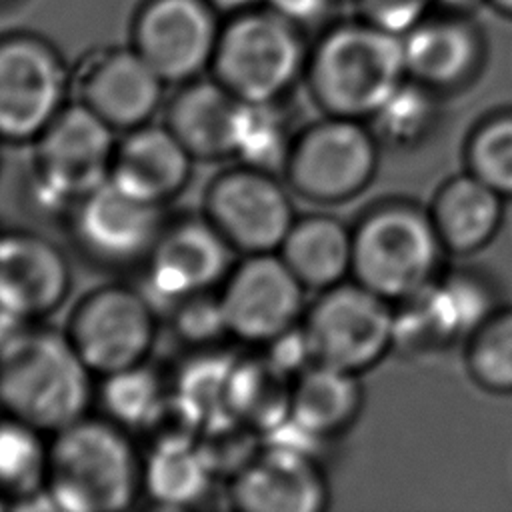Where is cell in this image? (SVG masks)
Instances as JSON below:
<instances>
[{
    "instance_id": "cell-1",
    "label": "cell",
    "mask_w": 512,
    "mask_h": 512,
    "mask_svg": "<svg viewBox=\"0 0 512 512\" xmlns=\"http://www.w3.org/2000/svg\"><path fill=\"white\" fill-rule=\"evenodd\" d=\"M92 376L64 330L20 324L0 346V414L54 434L86 416Z\"/></svg>"
},
{
    "instance_id": "cell-2",
    "label": "cell",
    "mask_w": 512,
    "mask_h": 512,
    "mask_svg": "<svg viewBox=\"0 0 512 512\" xmlns=\"http://www.w3.org/2000/svg\"><path fill=\"white\" fill-rule=\"evenodd\" d=\"M128 430L86 418L50 434L44 492L66 512H118L142 494V458Z\"/></svg>"
},
{
    "instance_id": "cell-3",
    "label": "cell",
    "mask_w": 512,
    "mask_h": 512,
    "mask_svg": "<svg viewBox=\"0 0 512 512\" xmlns=\"http://www.w3.org/2000/svg\"><path fill=\"white\" fill-rule=\"evenodd\" d=\"M402 36L370 22L340 26L318 44L308 84L328 116H374L406 82Z\"/></svg>"
},
{
    "instance_id": "cell-4",
    "label": "cell",
    "mask_w": 512,
    "mask_h": 512,
    "mask_svg": "<svg viewBox=\"0 0 512 512\" xmlns=\"http://www.w3.org/2000/svg\"><path fill=\"white\" fill-rule=\"evenodd\" d=\"M442 248L430 214L412 204H384L352 230V274L386 300H408L434 282Z\"/></svg>"
},
{
    "instance_id": "cell-5",
    "label": "cell",
    "mask_w": 512,
    "mask_h": 512,
    "mask_svg": "<svg viewBox=\"0 0 512 512\" xmlns=\"http://www.w3.org/2000/svg\"><path fill=\"white\" fill-rule=\"evenodd\" d=\"M376 164L378 148L370 130L356 118L326 114L294 136L282 174L300 198L338 204L366 188Z\"/></svg>"
},
{
    "instance_id": "cell-6",
    "label": "cell",
    "mask_w": 512,
    "mask_h": 512,
    "mask_svg": "<svg viewBox=\"0 0 512 512\" xmlns=\"http://www.w3.org/2000/svg\"><path fill=\"white\" fill-rule=\"evenodd\" d=\"M300 326L314 362L358 374L394 342L396 316L386 298L354 280L320 290Z\"/></svg>"
},
{
    "instance_id": "cell-7",
    "label": "cell",
    "mask_w": 512,
    "mask_h": 512,
    "mask_svg": "<svg viewBox=\"0 0 512 512\" xmlns=\"http://www.w3.org/2000/svg\"><path fill=\"white\" fill-rule=\"evenodd\" d=\"M114 130L80 102L68 104L32 142V184L50 208H70L110 176Z\"/></svg>"
},
{
    "instance_id": "cell-8",
    "label": "cell",
    "mask_w": 512,
    "mask_h": 512,
    "mask_svg": "<svg viewBox=\"0 0 512 512\" xmlns=\"http://www.w3.org/2000/svg\"><path fill=\"white\" fill-rule=\"evenodd\" d=\"M64 332L90 372L108 376L146 362L158 334L156 306L144 290L98 286L76 302Z\"/></svg>"
},
{
    "instance_id": "cell-9",
    "label": "cell",
    "mask_w": 512,
    "mask_h": 512,
    "mask_svg": "<svg viewBox=\"0 0 512 512\" xmlns=\"http://www.w3.org/2000/svg\"><path fill=\"white\" fill-rule=\"evenodd\" d=\"M202 216L242 256L276 252L296 220L288 184L276 172L242 162L210 180Z\"/></svg>"
},
{
    "instance_id": "cell-10",
    "label": "cell",
    "mask_w": 512,
    "mask_h": 512,
    "mask_svg": "<svg viewBox=\"0 0 512 512\" xmlns=\"http://www.w3.org/2000/svg\"><path fill=\"white\" fill-rule=\"evenodd\" d=\"M216 80L250 104L276 102L302 64V48L282 16L256 14L232 22L212 56Z\"/></svg>"
},
{
    "instance_id": "cell-11",
    "label": "cell",
    "mask_w": 512,
    "mask_h": 512,
    "mask_svg": "<svg viewBox=\"0 0 512 512\" xmlns=\"http://www.w3.org/2000/svg\"><path fill=\"white\" fill-rule=\"evenodd\" d=\"M304 290L278 252L246 254L220 284L218 302L228 334L266 346L302 322Z\"/></svg>"
},
{
    "instance_id": "cell-12",
    "label": "cell",
    "mask_w": 512,
    "mask_h": 512,
    "mask_svg": "<svg viewBox=\"0 0 512 512\" xmlns=\"http://www.w3.org/2000/svg\"><path fill=\"white\" fill-rule=\"evenodd\" d=\"M162 208L106 180L68 208L76 248L100 266L144 264L164 228Z\"/></svg>"
},
{
    "instance_id": "cell-13",
    "label": "cell",
    "mask_w": 512,
    "mask_h": 512,
    "mask_svg": "<svg viewBox=\"0 0 512 512\" xmlns=\"http://www.w3.org/2000/svg\"><path fill=\"white\" fill-rule=\"evenodd\" d=\"M66 72L42 42L16 38L0 44V142L32 144L62 112Z\"/></svg>"
},
{
    "instance_id": "cell-14",
    "label": "cell",
    "mask_w": 512,
    "mask_h": 512,
    "mask_svg": "<svg viewBox=\"0 0 512 512\" xmlns=\"http://www.w3.org/2000/svg\"><path fill=\"white\" fill-rule=\"evenodd\" d=\"M234 252L204 218H184L164 224L144 260V294L152 304L174 308L182 300L222 284Z\"/></svg>"
},
{
    "instance_id": "cell-15",
    "label": "cell",
    "mask_w": 512,
    "mask_h": 512,
    "mask_svg": "<svg viewBox=\"0 0 512 512\" xmlns=\"http://www.w3.org/2000/svg\"><path fill=\"white\" fill-rule=\"evenodd\" d=\"M228 500L242 512H320L328 486L310 450L264 440L260 452L230 478Z\"/></svg>"
},
{
    "instance_id": "cell-16",
    "label": "cell",
    "mask_w": 512,
    "mask_h": 512,
    "mask_svg": "<svg viewBox=\"0 0 512 512\" xmlns=\"http://www.w3.org/2000/svg\"><path fill=\"white\" fill-rule=\"evenodd\" d=\"M72 288L64 252L48 238L0 232V304L20 322H36L56 312Z\"/></svg>"
},
{
    "instance_id": "cell-17",
    "label": "cell",
    "mask_w": 512,
    "mask_h": 512,
    "mask_svg": "<svg viewBox=\"0 0 512 512\" xmlns=\"http://www.w3.org/2000/svg\"><path fill=\"white\" fill-rule=\"evenodd\" d=\"M214 50V20L200 0H154L138 20L136 52L164 82L196 76Z\"/></svg>"
},
{
    "instance_id": "cell-18",
    "label": "cell",
    "mask_w": 512,
    "mask_h": 512,
    "mask_svg": "<svg viewBox=\"0 0 512 512\" xmlns=\"http://www.w3.org/2000/svg\"><path fill=\"white\" fill-rule=\"evenodd\" d=\"M196 160L166 124H144L116 142L110 176L124 192L164 208L186 188Z\"/></svg>"
},
{
    "instance_id": "cell-19",
    "label": "cell",
    "mask_w": 512,
    "mask_h": 512,
    "mask_svg": "<svg viewBox=\"0 0 512 512\" xmlns=\"http://www.w3.org/2000/svg\"><path fill=\"white\" fill-rule=\"evenodd\" d=\"M164 80L134 50L98 58L80 80L78 102L114 132H128L152 120L162 100Z\"/></svg>"
},
{
    "instance_id": "cell-20",
    "label": "cell",
    "mask_w": 512,
    "mask_h": 512,
    "mask_svg": "<svg viewBox=\"0 0 512 512\" xmlns=\"http://www.w3.org/2000/svg\"><path fill=\"white\" fill-rule=\"evenodd\" d=\"M246 110L218 80L194 82L174 96L164 124L194 160H228L238 154Z\"/></svg>"
},
{
    "instance_id": "cell-21",
    "label": "cell",
    "mask_w": 512,
    "mask_h": 512,
    "mask_svg": "<svg viewBox=\"0 0 512 512\" xmlns=\"http://www.w3.org/2000/svg\"><path fill=\"white\" fill-rule=\"evenodd\" d=\"M276 252L306 290H326L352 272V230L330 214L296 216Z\"/></svg>"
},
{
    "instance_id": "cell-22",
    "label": "cell",
    "mask_w": 512,
    "mask_h": 512,
    "mask_svg": "<svg viewBox=\"0 0 512 512\" xmlns=\"http://www.w3.org/2000/svg\"><path fill=\"white\" fill-rule=\"evenodd\" d=\"M214 478L194 432L164 434L142 458V494L160 508L198 504Z\"/></svg>"
},
{
    "instance_id": "cell-23",
    "label": "cell",
    "mask_w": 512,
    "mask_h": 512,
    "mask_svg": "<svg viewBox=\"0 0 512 512\" xmlns=\"http://www.w3.org/2000/svg\"><path fill=\"white\" fill-rule=\"evenodd\" d=\"M362 388L354 372L312 362L292 380L288 420L314 440L346 430L358 416Z\"/></svg>"
},
{
    "instance_id": "cell-24",
    "label": "cell",
    "mask_w": 512,
    "mask_h": 512,
    "mask_svg": "<svg viewBox=\"0 0 512 512\" xmlns=\"http://www.w3.org/2000/svg\"><path fill=\"white\" fill-rule=\"evenodd\" d=\"M500 196L472 172L450 178L436 192L430 212L444 248L472 252L484 246L502 220Z\"/></svg>"
},
{
    "instance_id": "cell-25",
    "label": "cell",
    "mask_w": 512,
    "mask_h": 512,
    "mask_svg": "<svg viewBox=\"0 0 512 512\" xmlns=\"http://www.w3.org/2000/svg\"><path fill=\"white\" fill-rule=\"evenodd\" d=\"M406 72L422 86H452L478 62L476 34L456 20H422L402 34Z\"/></svg>"
},
{
    "instance_id": "cell-26",
    "label": "cell",
    "mask_w": 512,
    "mask_h": 512,
    "mask_svg": "<svg viewBox=\"0 0 512 512\" xmlns=\"http://www.w3.org/2000/svg\"><path fill=\"white\" fill-rule=\"evenodd\" d=\"M292 380L266 356L236 360L228 392L232 418L248 424L262 436L274 430L290 416Z\"/></svg>"
},
{
    "instance_id": "cell-27",
    "label": "cell",
    "mask_w": 512,
    "mask_h": 512,
    "mask_svg": "<svg viewBox=\"0 0 512 512\" xmlns=\"http://www.w3.org/2000/svg\"><path fill=\"white\" fill-rule=\"evenodd\" d=\"M50 434L0 414V498L28 502L46 498ZM50 502V500H48Z\"/></svg>"
},
{
    "instance_id": "cell-28",
    "label": "cell",
    "mask_w": 512,
    "mask_h": 512,
    "mask_svg": "<svg viewBox=\"0 0 512 512\" xmlns=\"http://www.w3.org/2000/svg\"><path fill=\"white\" fill-rule=\"evenodd\" d=\"M236 360L218 354H204L182 366L170 390V404L188 424L200 432L212 424L232 418L228 392Z\"/></svg>"
},
{
    "instance_id": "cell-29",
    "label": "cell",
    "mask_w": 512,
    "mask_h": 512,
    "mask_svg": "<svg viewBox=\"0 0 512 512\" xmlns=\"http://www.w3.org/2000/svg\"><path fill=\"white\" fill-rule=\"evenodd\" d=\"M98 396L106 418L124 430L156 424L170 404V390L146 362L102 376Z\"/></svg>"
},
{
    "instance_id": "cell-30",
    "label": "cell",
    "mask_w": 512,
    "mask_h": 512,
    "mask_svg": "<svg viewBox=\"0 0 512 512\" xmlns=\"http://www.w3.org/2000/svg\"><path fill=\"white\" fill-rule=\"evenodd\" d=\"M468 368L480 386L512 392V308L490 314L474 330Z\"/></svg>"
},
{
    "instance_id": "cell-31",
    "label": "cell",
    "mask_w": 512,
    "mask_h": 512,
    "mask_svg": "<svg viewBox=\"0 0 512 512\" xmlns=\"http://www.w3.org/2000/svg\"><path fill=\"white\" fill-rule=\"evenodd\" d=\"M468 166L500 194H512V114L494 116L472 134Z\"/></svg>"
},
{
    "instance_id": "cell-32",
    "label": "cell",
    "mask_w": 512,
    "mask_h": 512,
    "mask_svg": "<svg viewBox=\"0 0 512 512\" xmlns=\"http://www.w3.org/2000/svg\"><path fill=\"white\" fill-rule=\"evenodd\" d=\"M292 140L294 136H288L282 120L274 110V102H248L236 160L270 172L282 170Z\"/></svg>"
},
{
    "instance_id": "cell-33",
    "label": "cell",
    "mask_w": 512,
    "mask_h": 512,
    "mask_svg": "<svg viewBox=\"0 0 512 512\" xmlns=\"http://www.w3.org/2000/svg\"><path fill=\"white\" fill-rule=\"evenodd\" d=\"M434 116V106L422 84L404 82L386 104L374 114L380 134L394 144H408L420 138Z\"/></svg>"
},
{
    "instance_id": "cell-34",
    "label": "cell",
    "mask_w": 512,
    "mask_h": 512,
    "mask_svg": "<svg viewBox=\"0 0 512 512\" xmlns=\"http://www.w3.org/2000/svg\"><path fill=\"white\" fill-rule=\"evenodd\" d=\"M174 328L178 338L190 344H206L228 334L218 296L196 294L174 306Z\"/></svg>"
},
{
    "instance_id": "cell-35",
    "label": "cell",
    "mask_w": 512,
    "mask_h": 512,
    "mask_svg": "<svg viewBox=\"0 0 512 512\" xmlns=\"http://www.w3.org/2000/svg\"><path fill=\"white\" fill-rule=\"evenodd\" d=\"M364 20L392 34H406L426 14L432 0H358Z\"/></svg>"
},
{
    "instance_id": "cell-36",
    "label": "cell",
    "mask_w": 512,
    "mask_h": 512,
    "mask_svg": "<svg viewBox=\"0 0 512 512\" xmlns=\"http://www.w3.org/2000/svg\"><path fill=\"white\" fill-rule=\"evenodd\" d=\"M268 2L272 4L278 16L294 22H306V20L318 18L326 8V0H268Z\"/></svg>"
},
{
    "instance_id": "cell-37",
    "label": "cell",
    "mask_w": 512,
    "mask_h": 512,
    "mask_svg": "<svg viewBox=\"0 0 512 512\" xmlns=\"http://www.w3.org/2000/svg\"><path fill=\"white\" fill-rule=\"evenodd\" d=\"M20 326V322L0 304V346L6 342V338Z\"/></svg>"
},
{
    "instance_id": "cell-38",
    "label": "cell",
    "mask_w": 512,
    "mask_h": 512,
    "mask_svg": "<svg viewBox=\"0 0 512 512\" xmlns=\"http://www.w3.org/2000/svg\"><path fill=\"white\" fill-rule=\"evenodd\" d=\"M218 8H224V10H236V8H246L258 0H212Z\"/></svg>"
},
{
    "instance_id": "cell-39",
    "label": "cell",
    "mask_w": 512,
    "mask_h": 512,
    "mask_svg": "<svg viewBox=\"0 0 512 512\" xmlns=\"http://www.w3.org/2000/svg\"><path fill=\"white\" fill-rule=\"evenodd\" d=\"M496 8H500L506 14H512V0H490Z\"/></svg>"
},
{
    "instance_id": "cell-40",
    "label": "cell",
    "mask_w": 512,
    "mask_h": 512,
    "mask_svg": "<svg viewBox=\"0 0 512 512\" xmlns=\"http://www.w3.org/2000/svg\"><path fill=\"white\" fill-rule=\"evenodd\" d=\"M442 4H446V6H452V8H462V6H468V4H472L474 0H440Z\"/></svg>"
},
{
    "instance_id": "cell-41",
    "label": "cell",
    "mask_w": 512,
    "mask_h": 512,
    "mask_svg": "<svg viewBox=\"0 0 512 512\" xmlns=\"http://www.w3.org/2000/svg\"><path fill=\"white\" fill-rule=\"evenodd\" d=\"M0 144H2V142H0ZM0 160H2V156H0Z\"/></svg>"
}]
</instances>
